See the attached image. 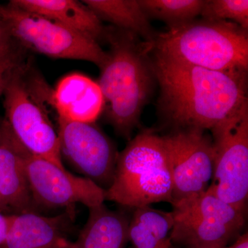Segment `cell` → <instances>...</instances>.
<instances>
[{
  "label": "cell",
  "mask_w": 248,
  "mask_h": 248,
  "mask_svg": "<svg viewBox=\"0 0 248 248\" xmlns=\"http://www.w3.org/2000/svg\"><path fill=\"white\" fill-rule=\"evenodd\" d=\"M151 52L158 108L174 130H210L248 103V71H211Z\"/></svg>",
  "instance_id": "1"
},
{
  "label": "cell",
  "mask_w": 248,
  "mask_h": 248,
  "mask_svg": "<svg viewBox=\"0 0 248 248\" xmlns=\"http://www.w3.org/2000/svg\"><path fill=\"white\" fill-rule=\"evenodd\" d=\"M107 40L110 50L97 83L108 121L119 136L130 140L156 82L149 55L151 44L118 29L108 31Z\"/></svg>",
  "instance_id": "2"
},
{
  "label": "cell",
  "mask_w": 248,
  "mask_h": 248,
  "mask_svg": "<svg viewBox=\"0 0 248 248\" xmlns=\"http://www.w3.org/2000/svg\"><path fill=\"white\" fill-rule=\"evenodd\" d=\"M151 49L186 64L216 71H248V32L229 21L203 19L158 34Z\"/></svg>",
  "instance_id": "3"
},
{
  "label": "cell",
  "mask_w": 248,
  "mask_h": 248,
  "mask_svg": "<svg viewBox=\"0 0 248 248\" xmlns=\"http://www.w3.org/2000/svg\"><path fill=\"white\" fill-rule=\"evenodd\" d=\"M173 182L164 137L142 130L119 153L106 200L136 208L172 202Z\"/></svg>",
  "instance_id": "4"
},
{
  "label": "cell",
  "mask_w": 248,
  "mask_h": 248,
  "mask_svg": "<svg viewBox=\"0 0 248 248\" xmlns=\"http://www.w3.org/2000/svg\"><path fill=\"white\" fill-rule=\"evenodd\" d=\"M0 18L23 47L50 58L92 62L102 68L108 60L99 42L59 23L9 3L0 6Z\"/></svg>",
  "instance_id": "5"
},
{
  "label": "cell",
  "mask_w": 248,
  "mask_h": 248,
  "mask_svg": "<svg viewBox=\"0 0 248 248\" xmlns=\"http://www.w3.org/2000/svg\"><path fill=\"white\" fill-rule=\"evenodd\" d=\"M210 130L214 173L208 189L245 213L248 195V103Z\"/></svg>",
  "instance_id": "6"
},
{
  "label": "cell",
  "mask_w": 248,
  "mask_h": 248,
  "mask_svg": "<svg viewBox=\"0 0 248 248\" xmlns=\"http://www.w3.org/2000/svg\"><path fill=\"white\" fill-rule=\"evenodd\" d=\"M28 68L26 63L18 67L6 85L3 94L5 120L31 154L65 169L58 134L26 81Z\"/></svg>",
  "instance_id": "7"
},
{
  "label": "cell",
  "mask_w": 248,
  "mask_h": 248,
  "mask_svg": "<svg viewBox=\"0 0 248 248\" xmlns=\"http://www.w3.org/2000/svg\"><path fill=\"white\" fill-rule=\"evenodd\" d=\"M163 137L172 177L171 204L208 190L214 173L212 137L199 128L174 130Z\"/></svg>",
  "instance_id": "8"
},
{
  "label": "cell",
  "mask_w": 248,
  "mask_h": 248,
  "mask_svg": "<svg viewBox=\"0 0 248 248\" xmlns=\"http://www.w3.org/2000/svg\"><path fill=\"white\" fill-rule=\"evenodd\" d=\"M62 158L84 177L107 190L115 177L119 153L110 138L94 123L58 117Z\"/></svg>",
  "instance_id": "9"
},
{
  "label": "cell",
  "mask_w": 248,
  "mask_h": 248,
  "mask_svg": "<svg viewBox=\"0 0 248 248\" xmlns=\"http://www.w3.org/2000/svg\"><path fill=\"white\" fill-rule=\"evenodd\" d=\"M25 165L34 203L67 209L81 203L90 209L106 200V190L95 183L74 175L47 160L29 153Z\"/></svg>",
  "instance_id": "10"
},
{
  "label": "cell",
  "mask_w": 248,
  "mask_h": 248,
  "mask_svg": "<svg viewBox=\"0 0 248 248\" xmlns=\"http://www.w3.org/2000/svg\"><path fill=\"white\" fill-rule=\"evenodd\" d=\"M28 151L3 120L0 122V197L15 214L34 212L26 172Z\"/></svg>",
  "instance_id": "11"
},
{
  "label": "cell",
  "mask_w": 248,
  "mask_h": 248,
  "mask_svg": "<svg viewBox=\"0 0 248 248\" xmlns=\"http://www.w3.org/2000/svg\"><path fill=\"white\" fill-rule=\"evenodd\" d=\"M73 208L48 217L35 212L13 214L9 231L0 248H59L68 242Z\"/></svg>",
  "instance_id": "12"
},
{
  "label": "cell",
  "mask_w": 248,
  "mask_h": 248,
  "mask_svg": "<svg viewBox=\"0 0 248 248\" xmlns=\"http://www.w3.org/2000/svg\"><path fill=\"white\" fill-rule=\"evenodd\" d=\"M51 102L58 117L83 123H94L104 108L98 83L79 73L68 75L59 81Z\"/></svg>",
  "instance_id": "13"
},
{
  "label": "cell",
  "mask_w": 248,
  "mask_h": 248,
  "mask_svg": "<svg viewBox=\"0 0 248 248\" xmlns=\"http://www.w3.org/2000/svg\"><path fill=\"white\" fill-rule=\"evenodd\" d=\"M19 9L44 16L99 42L107 39L102 21L83 1L76 0H12Z\"/></svg>",
  "instance_id": "14"
},
{
  "label": "cell",
  "mask_w": 248,
  "mask_h": 248,
  "mask_svg": "<svg viewBox=\"0 0 248 248\" xmlns=\"http://www.w3.org/2000/svg\"><path fill=\"white\" fill-rule=\"evenodd\" d=\"M130 219L121 212L112 211L103 203L89 209V216L76 248H125L129 241Z\"/></svg>",
  "instance_id": "15"
},
{
  "label": "cell",
  "mask_w": 248,
  "mask_h": 248,
  "mask_svg": "<svg viewBox=\"0 0 248 248\" xmlns=\"http://www.w3.org/2000/svg\"><path fill=\"white\" fill-rule=\"evenodd\" d=\"M101 21L114 24L120 30L128 31L153 43L158 33L153 29L139 0H84L82 1Z\"/></svg>",
  "instance_id": "16"
},
{
  "label": "cell",
  "mask_w": 248,
  "mask_h": 248,
  "mask_svg": "<svg viewBox=\"0 0 248 248\" xmlns=\"http://www.w3.org/2000/svg\"><path fill=\"white\" fill-rule=\"evenodd\" d=\"M174 220L202 218L217 222L240 231L245 223V213L223 202L210 190L172 204Z\"/></svg>",
  "instance_id": "17"
},
{
  "label": "cell",
  "mask_w": 248,
  "mask_h": 248,
  "mask_svg": "<svg viewBox=\"0 0 248 248\" xmlns=\"http://www.w3.org/2000/svg\"><path fill=\"white\" fill-rule=\"evenodd\" d=\"M239 232L217 222L202 218L174 220L171 241L190 248H224Z\"/></svg>",
  "instance_id": "18"
},
{
  "label": "cell",
  "mask_w": 248,
  "mask_h": 248,
  "mask_svg": "<svg viewBox=\"0 0 248 248\" xmlns=\"http://www.w3.org/2000/svg\"><path fill=\"white\" fill-rule=\"evenodd\" d=\"M135 209L129 222V241L136 248H157L172 231L174 223L172 212L156 210L150 205Z\"/></svg>",
  "instance_id": "19"
},
{
  "label": "cell",
  "mask_w": 248,
  "mask_h": 248,
  "mask_svg": "<svg viewBox=\"0 0 248 248\" xmlns=\"http://www.w3.org/2000/svg\"><path fill=\"white\" fill-rule=\"evenodd\" d=\"M150 19L162 21L170 28L195 20L205 0H139Z\"/></svg>",
  "instance_id": "20"
},
{
  "label": "cell",
  "mask_w": 248,
  "mask_h": 248,
  "mask_svg": "<svg viewBox=\"0 0 248 248\" xmlns=\"http://www.w3.org/2000/svg\"><path fill=\"white\" fill-rule=\"evenodd\" d=\"M201 16L211 20L230 19L248 30V0H205Z\"/></svg>",
  "instance_id": "21"
},
{
  "label": "cell",
  "mask_w": 248,
  "mask_h": 248,
  "mask_svg": "<svg viewBox=\"0 0 248 248\" xmlns=\"http://www.w3.org/2000/svg\"><path fill=\"white\" fill-rule=\"evenodd\" d=\"M23 48L12 36L0 44V97L15 70L25 63Z\"/></svg>",
  "instance_id": "22"
},
{
  "label": "cell",
  "mask_w": 248,
  "mask_h": 248,
  "mask_svg": "<svg viewBox=\"0 0 248 248\" xmlns=\"http://www.w3.org/2000/svg\"><path fill=\"white\" fill-rule=\"evenodd\" d=\"M12 215L0 212V245L2 244L7 234L11 218H12Z\"/></svg>",
  "instance_id": "23"
},
{
  "label": "cell",
  "mask_w": 248,
  "mask_h": 248,
  "mask_svg": "<svg viewBox=\"0 0 248 248\" xmlns=\"http://www.w3.org/2000/svg\"><path fill=\"white\" fill-rule=\"evenodd\" d=\"M223 248H248V232L245 233L244 234L241 235L236 242L232 246L229 248L224 247Z\"/></svg>",
  "instance_id": "24"
},
{
  "label": "cell",
  "mask_w": 248,
  "mask_h": 248,
  "mask_svg": "<svg viewBox=\"0 0 248 248\" xmlns=\"http://www.w3.org/2000/svg\"><path fill=\"white\" fill-rule=\"evenodd\" d=\"M9 27L6 23L0 18V44L11 37Z\"/></svg>",
  "instance_id": "25"
},
{
  "label": "cell",
  "mask_w": 248,
  "mask_h": 248,
  "mask_svg": "<svg viewBox=\"0 0 248 248\" xmlns=\"http://www.w3.org/2000/svg\"><path fill=\"white\" fill-rule=\"evenodd\" d=\"M0 212L4 214L11 213V210H10L9 208L5 205L4 202L1 200V197H0Z\"/></svg>",
  "instance_id": "26"
},
{
  "label": "cell",
  "mask_w": 248,
  "mask_h": 248,
  "mask_svg": "<svg viewBox=\"0 0 248 248\" xmlns=\"http://www.w3.org/2000/svg\"><path fill=\"white\" fill-rule=\"evenodd\" d=\"M171 247H172V244H171L170 239L168 238L157 248H171Z\"/></svg>",
  "instance_id": "27"
},
{
  "label": "cell",
  "mask_w": 248,
  "mask_h": 248,
  "mask_svg": "<svg viewBox=\"0 0 248 248\" xmlns=\"http://www.w3.org/2000/svg\"><path fill=\"white\" fill-rule=\"evenodd\" d=\"M59 248H76V247H75L74 243L68 241V242L63 244V246H62L61 247Z\"/></svg>",
  "instance_id": "28"
},
{
  "label": "cell",
  "mask_w": 248,
  "mask_h": 248,
  "mask_svg": "<svg viewBox=\"0 0 248 248\" xmlns=\"http://www.w3.org/2000/svg\"></svg>",
  "instance_id": "29"
}]
</instances>
